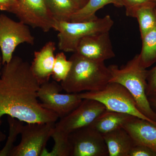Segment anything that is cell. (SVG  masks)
<instances>
[{
	"mask_svg": "<svg viewBox=\"0 0 156 156\" xmlns=\"http://www.w3.org/2000/svg\"><path fill=\"white\" fill-rule=\"evenodd\" d=\"M108 151V156H129L135 144L129 133L123 128L103 135Z\"/></svg>",
	"mask_w": 156,
	"mask_h": 156,
	"instance_id": "obj_15",
	"label": "cell"
},
{
	"mask_svg": "<svg viewBox=\"0 0 156 156\" xmlns=\"http://www.w3.org/2000/svg\"><path fill=\"white\" fill-rule=\"evenodd\" d=\"M50 13L56 21H70L73 14L77 11L73 0H45Z\"/></svg>",
	"mask_w": 156,
	"mask_h": 156,
	"instance_id": "obj_19",
	"label": "cell"
},
{
	"mask_svg": "<svg viewBox=\"0 0 156 156\" xmlns=\"http://www.w3.org/2000/svg\"><path fill=\"white\" fill-rule=\"evenodd\" d=\"M54 122L27 123L23 126L21 139L10 156H41L55 128Z\"/></svg>",
	"mask_w": 156,
	"mask_h": 156,
	"instance_id": "obj_7",
	"label": "cell"
},
{
	"mask_svg": "<svg viewBox=\"0 0 156 156\" xmlns=\"http://www.w3.org/2000/svg\"><path fill=\"white\" fill-rule=\"evenodd\" d=\"M108 67L111 75L109 83H118L125 87L133 96L140 111L156 123V112L146 94L148 70L140 64L139 54L121 67L115 65Z\"/></svg>",
	"mask_w": 156,
	"mask_h": 156,
	"instance_id": "obj_3",
	"label": "cell"
},
{
	"mask_svg": "<svg viewBox=\"0 0 156 156\" xmlns=\"http://www.w3.org/2000/svg\"><path fill=\"white\" fill-rule=\"evenodd\" d=\"M9 125V134L7 141L3 148L0 151V156H10L14 148V143L17 136L21 133L23 126L22 122L10 116H8Z\"/></svg>",
	"mask_w": 156,
	"mask_h": 156,
	"instance_id": "obj_22",
	"label": "cell"
},
{
	"mask_svg": "<svg viewBox=\"0 0 156 156\" xmlns=\"http://www.w3.org/2000/svg\"><path fill=\"white\" fill-rule=\"evenodd\" d=\"M135 117L128 114L106 109L90 126L103 135L123 128L124 125Z\"/></svg>",
	"mask_w": 156,
	"mask_h": 156,
	"instance_id": "obj_16",
	"label": "cell"
},
{
	"mask_svg": "<svg viewBox=\"0 0 156 156\" xmlns=\"http://www.w3.org/2000/svg\"><path fill=\"white\" fill-rule=\"evenodd\" d=\"M126 10L149 4H156V0H121Z\"/></svg>",
	"mask_w": 156,
	"mask_h": 156,
	"instance_id": "obj_26",
	"label": "cell"
},
{
	"mask_svg": "<svg viewBox=\"0 0 156 156\" xmlns=\"http://www.w3.org/2000/svg\"><path fill=\"white\" fill-rule=\"evenodd\" d=\"M109 4L118 8L123 7L121 0H88L85 5L73 14L70 21H84L96 18V12Z\"/></svg>",
	"mask_w": 156,
	"mask_h": 156,
	"instance_id": "obj_18",
	"label": "cell"
},
{
	"mask_svg": "<svg viewBox=\"0 0 156 156\" xmlns=\"http://www.w3.org/2000/svg\"><path fill=\"white\" fill-rule=\"evenodd\" d=\"M72 62L68 60L63 52L58 53L55 56L52 77L56 82H61L65 80L70 70Z\"/></svg>",
	"mask_w": 156,
	"mask_h": 156,
	"instance_id": "obj_23",
	"label": "cell"
},
{
	"mask_svg": "<svg viewBox=\"0 0 156 156\" xmlns=\"http://www.w3.org/2000/svg\"><path fill=\"white\" fill-rule=\"evenodd\" d=\"M18 0H0V10L12 12L17 5Z\"/></svg>",
	"mask_w": 156,
	"mask_h": 156,
	"instance_id": "obj_27",
	"label": "cell"
},
{
	"mask_svg": "<svg viewBox=\"0 0 156 156\" xmlns=\"http://www.w3.org/2000/svg\"><path fill=\"white\" fill-rule=\"evenodd\" d=\"M75 53L99 62H105L115 56L109 32L85 37L79 42Z\"/></svg>",
	"mask_w": 156,
	"mask_h": 156,
	"instance_id": "obj_12",
	"label": "cell"
},
{
	"mask_svg": "<svg viewBox=\"0 0 156 156\" xmlns=\"http://www.w3.org/2000/svg\"><path fill=\"white\" fill-rule=\"evenodd\" d=\"M1 50H0V75L2 73V56L1 55Z\"/></svg>",
	"mask_w": 156,
	"mask_h": 156,
	"instance_id": "obj_31",
	"label": "cell"
},
{
	"mask_svg": "<svg viewBox=\"0 0 156 156\" xmlns=\"http://www.w3.org/2000/svg\"><path fill=\"white\" fill-rule=\"evenodd\" d=\"M62 90L61 85L54 81L41 85L37 92L42 106L55 113L59 119L72 112L83 100L79 93L62 94Z\"/></svg>",
	"mask_w": 156,
	"mask_h": 156,
	"instance_id": "obj_8",
	"label": "cell"
},
{
	"mask_svg": "<svg viewBox=\"0 0 156 156\" xmlns=\"http://www.w3.org/2000/svg\"><path fill=\"white\" fill-rule=\"evenodd\" d=\"M51 137L54 142L53 149L48 151L46 148L41 156H71L72 147L69 134L57 129L55 126Z\"/></svg>",
	"mask_w": 156,
	"mask_h": 156,
	"instance_id": "obj_21",
	"label": "cell"
},
{
	"mask_svg": "<svg viewBox=\"0 0 156 156\" xmlns=\"http://www.w3.org/2000/svg\"><path fill=\"white\" fill-rule=\"evenodd\" d=\"M11 13L26 25L41 29L44 32L54 29L56 21L45 0H18Z\"/></svg>",
	"mask_w": 156,
	"mask_h": 156,
	"instance_id": "obj_9",
	"label": "cell"
},
{
	"mask_svg": "<svg viewBox=\"0 0 156 156\" xmlns=\"http://www.w3.org/2000/svg\"><path fill=\"white\" fill-rule=\"evenodd\" d=\"M123 128L129 133L135 144L149 148L156 153V126L147 120L135 117Z\"/></svg>",
	"mask_w": 156,
	"mask_h": 156,
	"instance_id": "obj_14",
	"label": "cell"
},
{
	"mask_svg": "<svg viewBox=\"0 0 156 156\" xmlns=\"http://www.w3.org/2000/svg\"><path fill=\"white\" fill-rule=\"evenodd\" d=\"M71 156H108L103 135L92 126H86L69 134Z\"/></svg>",
	"mask_w": 156,
	"mask_h": 156,
	"instance_id": "obj_10",
	"label": "cell"
},
{
	"mask_svg": "<svg viewBox=\"0 0 156 156\" xmlns=\"http://www.w3.org/2000/svg\"><path fill=\"white\" fill-rule=\"evenodd\" d=\"M106 109L103 104L97 100L83 99L77 107L55 123V128L69 134L78 129L90 126Z\"/></svg>",
	"mask_w": 156,
	"mask_h": 156,
	"instance_id": "obj_11",
	"label": "cell"
},
{
	"mask_svg": "<svg viewBox=\"0 0 156 156\" xmlns=\"http://www.w3.org/2000/svg\"><path fill=\"white\" fill-rule=\"evenodd\" d=\"M114 23L108 15L84 21H56L54 30L58 32V48L63 52L75 53L82 39L90 35L109 32Z\"/></svg>",
	"mask_w": 156,
	"mask_h": 156,
	"instance_id": "obj_4",
	"label": "cell"
},
{
	"mask_svg": "<svg viewBox=\"0 0 156 156\" xmlns=\"http://www.w3.org/2000/svg\"><path fill=\"white\" fill-rule=\"evenodd\" d=\"M69 60L70 70L60 84L67 93L99 91L109 83L111 75L105 62L93 61L76 53Z\"/></svg>",
	"mask_w": 156,
	"mask_h": 156,
	"instance_id": "obj_2",
	"label": "cell"
},
{
	"mask_svg": "<svg viewBox=\"0 0 156 156\" xmlns=\"http://www.w3.org/2000/svg\"><path fill=\"white\" fill-rule=\"evenodd\" d=\"M146 94L148 97L156 95V65L148 72Z\"/></svg>",
	"mask_w": 156,
	"mask_h": 156,
	"instance_id": "obj_24",
	"label": "cell"
},
{
	"mask_svg": "<svg viewBox=\"0 0 156 156\" xmlns=\"http://www.w3.org/2000/svg\"><path fill=\"white\" fill-rule=\"evenodd\" d=\"M24 43L32 45L35 43L28 26L0 14V50L3 65L11 61L16 48Z\"/></svg>",
	"mask_w": 156,
	"mask_h": 156,
	"instance_id": "obj_6",
	"label": "cell"
},
{
	"mask_svg": "<svg viewBox=\"0 0 156 156\" xmlns=\"http://www.w3.org/2000/svg\"><path fill=\"white\" fill-rule=\"evenodd\" d=\"M55 42L49 41L39 51L34 53V58L30 68L40 85L49 82L53 73L55 62Z\"/></svg>",
	"mask_w": 156,
	"mask_h": 156,
	"instance_id": "obj_13",
	"label": "cell"
},
{
	"mask_svg": "<svg viewBox=\"0 0 156 156\" xmlns=\"http://www.w3.org/2000/svg\"><path fill=\"white\" fill-rule=\"evenodd\" d=\"M128 17L137 19L141 37L156 26V4H149L126 10Z\"/></svg>",
	"mask_w": 156,
	"mask_h": 156,
	"instance_id": "obj_17",
	"label": "cell"
},
{
	"mask_svg": "<svg viewBox=\"0 0 156 156\" xmlns=\"http://www.w3.org/2000/svg\"><path fill=\"white\" fill-rule=\"evenodd\" d=\"M142 40V48L140 53V64L147 69L156 62V26L148 32Z\"/></svg>",
	"mask_w": 156,
	"mask_h": 156,
	"instance_id": "obj_20",
	"label": "cell"
},
{
	"mask_svg": "<svg viewBox=\"0 0 156 156\" xmlns=\"http://www.w3.org/2000/svg\"><path fill=\"white\" fill-rule=\"evenodd\" d=\"M129 156H156V153L145 146L135 144L130 151Z\"/></svg>",
	"mask_w": 156,
	"mask_h": 156,
	"instance_id": "obj_25",
	"label": "cell"
},
{
	"mask_svg": "<svg viewBox=\"0 0 156 156\" xmlns=\"http://www.w3.org/2000/svg\"><path fill=\"white\" fill-rule=\"evenodd\" d=\"M79 9L83 8L88 2V0H73ZM78 9V10H79Z\"/></svg>",
	"mask_w": 156,
	"mask_h": 156,
	"instance_id": "obj_28",
	"label": "cell"
},
{
	"mask_svg": "<svg viewBox=\"0 0 156 156\" xmlns=\"http://www.w3.org/2000/svg\"><path fill=\"white\" fill-rule=\"evenodd\" d=\"M6 138L5 134L3 133L2 131H0V144L4 141L6 139Z\"/></svg>",
	"mask_w": 156,
	"mask_h": 156,
	"instance_id": "obj_30",
	"label": "cell"
},
{
	"mask_svg": "<svg viewBox=\"0 0 156 156\" xmlns=\"http://www.w3.org/2000/svg\"><path fill=\"white\" fill-rule=\"evenodd\" d=\"M148 98L151 107L156 110V95L148 97Z\"/></svg>",
	"mask_w": 156,
	"mask_h": 156,
	"instance_id": "obj_29",
	"label": "cell"
},
{
	"mask_svg": "<svg viewBox=\"0 0 156 156\" xmlns=\"http://www.w3.org/2000/svg\"><path fill=\"white\" fill-rule=\"evenodd\" d=\"M40 84L30 65L18 56L4 65L0 75V125L7 115L27 123H56L58 117L39 102Z\"/></svg>",
	"mask_w": 156,
	"mask_h": 156,
	"instance_id": "obj_1",
	"label": "cell"
},
{
	"mask_svg": "<svg viewBox=\"0 0 156 156\" xmlns=\"http://www.w3.org/2000/svg\"><path fill=\"white\" fill-rule=\"evenodd\" d=\"M82 99L97 100L103 104L107 110L128 114L147 120L156 126V123L148 119L140 111L133 96L122 85L109 83L101 90L79 93Z\"/></svg>",
	"mask_w": 156,
	"mask_h": 156,
	"instance_id": "obj_5",
	"label": "cell"
}]
</instances>
